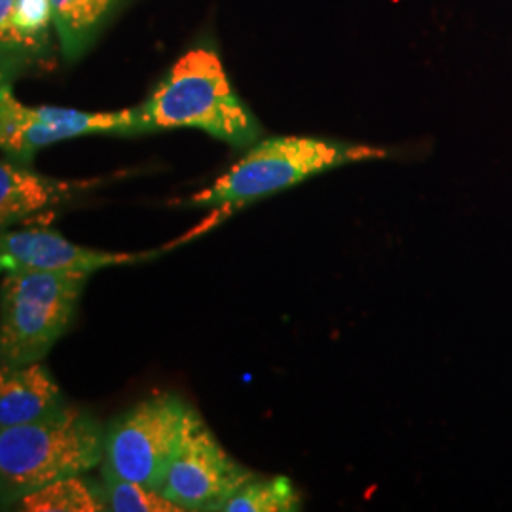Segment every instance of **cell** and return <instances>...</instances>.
<instances>
[{"label": "cell", "mask_w": 512, "mask_h": 512, "mask_svg": "<svg viewBox=\"0 0 512 512\" xmlns=\"http://www.w3.org/2000/svg\"><path fill=\"white\" fill-rule=\"evenodd\" d=\"M105 459V427L90 412L65 404L42 420L0 429L2 505L67 476L88 475Z\"/></svg>", "instance_id": "2"}, {"label": "cell", "mask_w": 512, "mask_h": 512, "mask_svg": "<svg viewBox=\"0 0 512 512\" xmlns=\"http://www.w3.org/2000/svg\"><path fill=\"white\" fill-rule=\"evenodd\" d=\"M50 23H54L52 0H16L8 27L0 31L2 48H40L48 37Z\"/></svg>", "instance_id": "15"}, {"label": "cell", "mask_w": 512, "mask_h": 512, "mask_svg": "<svg viewBox=\"0 0 512 512\" xmlns=\"http://www.w3.org/2000/svg\"><path fill=\"white\" fill-rule=\"evenodd\" d=\"M101 480L109 499V511L114 512H183L160 490L148 488L137 480H129L101 463Z\"/></svg>", "instance_id": "14"}, {"label": "cell", "mask_w": 512, "mask_h": 512, "mask_svg": "<svg viewBox=\"0 0 512 512\" xmlns=\"http://www.w3.org/2000/svg\"><path fill=\"white\" fill-rule=\"evenodd\" d=\"M203 423L179 395H152L105 427L103 463L124 478L160 490L184 442Z\"/></svg>", "instance_id": "5"}, {"label": "cell", "mask_w": 512, "mask_h": 512, "mask_svg": "<svg viewBox=\"0 0 512 512\" xmlns=\"http://www.w3.org/2000/svg\"><path fill=\"white\" fill-rule=\"evenodd\" d=\"M135 135V109L84 112L61 107H27L14 97L10 84L0 90V145L19 162H29L40 148L82 135Z\"/></svg>", "instance_id": "6"}, {"label": "cell", "mask_w": 512, "mask_h": 512, "mask_svg": "<svg viewBox=\"0 0 512 512\" xmlns=\"http://www.w3.org/2000/svg\"><path fill=\"white\" fill-rule=\"evenodd\" d=\"M86 184L48 179L14 162L0 164V222L2 228L31 217L55 203L67 202Z\"/></svg>", "instance_id": "10"}, {"label": "cell", "mask_w": 512, "mask_h": 512, "mask_svg": "<svg viewBox=\"0 0 512 512\" xmlns=\"http://www.w3.org/2000/svg\"><path fill=\"white\" fill-rule=\"evenodd\" d=\"M21 511L31 512H97L109 511V499L103 480L88 475L59 478L37 492L21 497Z\"/></svg>", "instance_id": "11"}, {"label": "cell", "mask_w": 512, "mask_h": 512, "mask_svg": "<svg viewBox=\"0 0 512 512\" xmlns=\"http://www.w3.org/2000/svg\"><path fill=\"white\" fill-rule=\"evenodd\" d=\"M116 0H52L54 27L67 59L84 52Z\"/></svg>", "instance_id": "12"}, {"label": "cell", "mask_w": 512, "mask_h": 512, "mask_svg": "<svg viewBox=\"0 0 512 512\" xmlns=\"http://www.w3.org/2000/svg\"><path fill=\"white\" fill-rule=\"evenodd\" d=\"M147 253H109L80 247L55 230L4 232L0 239L2 272H93L147 260Z\"/></svg>", "instance_id": "8"}, {"label": "cell", "mask_w": 512, "mask_h": 512, "mask_svg": "<svg viewBox=\"0 0 512 512\" xmlns=\"http://www.w3.org/2000/svg\"><path fill=\"white\" fill-rule=\"evenodd\" d=\"M300 511V495L287 476L249 480L232 495L219 512H294Z\"/></svg>", "instance_id": "13"}, {"label": "cell", "mask_w": 512, "mask_h": 512, "mask_svg": "<svg viewBox=\"0 0 512 512\" xmlns=\"http://www.w3.org/2000/svg\"><path fill=\"white\" fill-rule=\"evenodd\" d=\"M387 156V148L348 141L300 135L270 137L255 143L243 158H239L211 186L194 194L188 203L239 209L330 169L368 160H384Z\"/></svg>", "instance_id": "3"}, {"label": "cell", "mask_w": 512, "mask_h": 512, "mask_svg": "<svg viewBox=\"0 0 512 512\" xmlns=\"http://www.w3.org/2000/svg\"><path fill=\"white\" fill-rule=\"evenodd\" d=\"M67 403L52 374L38 363L2 366L0 429L42 420Z\"/></svg>", "instance_id": "9"}, {"label": "cell", "mask_w": 512, "mask_h": 512, "mask_svg": "<svg viewBox=\"0 0 512 512\" xmlns=\"http://www.w3.org/2000/svg\"><path fill=\"white\" fill-rule=\"evenodd\" d=\"M255 473L232 458L203 423L171 463L160 492L184 511L219 512Z\"/></svg>", "instance_id": "7"}, {"label": "cell", "mask_w": 512, "mask_h": 512, "mask_svg": "<svg viewBox=\"0 0 512 512\" xmlns=\"http://www.w3.org/2000/svg\"><path fill=\"white\" fill-rule=\"evenodd\" d=\"M139 133L158 129H202L232 147H249L260 137L255 114L232 90L219 55L190 50L137 107Z\"/></svg>", "instance_id": "1"}, {"label": "cell", "mask_w": 512, "mask_h": 512, "mask_svg": "<svg viewBox=\"0 0 512 512\" xmlns=\"http://www.w3.org/2000/svg\"><path fill=\"white\" fill-rule=\"evenodd\" d=\"M82 272H6L0 294L2 366L38 363L73 323L88 283Z\"/></svg>", "instance_id": "4"}]
</instances>
